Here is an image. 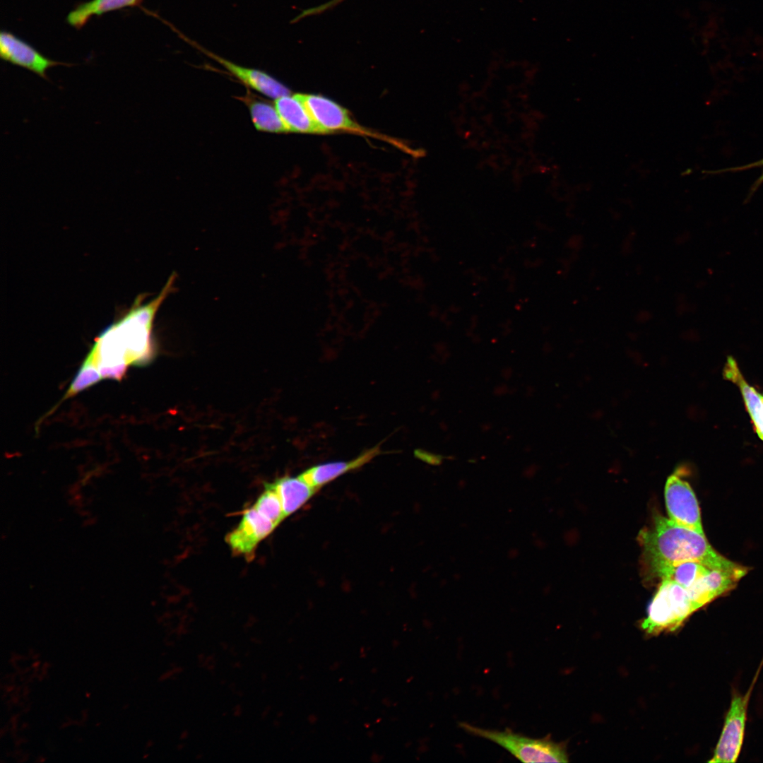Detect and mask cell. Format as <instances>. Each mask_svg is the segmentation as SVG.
<instances>
[{
  "instance_id": "8992f818",
  "label": "cell",
  "mask_w": 763,
  "mask_h": 763,
  "mask_svg": "<svg viewBox=\"0 0 763 763\" xmlns=\"http://www.w3.org/2000/svg\"><path fill=\"white\" fill-rule=\"evenodd\" d=\"M664 495L670 520L704 535L697 499L690 485L681 477L680 470L668 478Z\"/></svg>"
},
{
  "instance_id": "7a4b0ae2",
  "label": "cell",
  "mask_w": 763,
  "mask_h": 763,
  "mask_svg": "<svg viewBox=\"0 0 763 763\" xmlns=\"http://www.w3.org/2000/svg\"><path fill=\"white\" fill-rule=\"evenodd\" d=\"M639 540L650 569L684 561L701 562L713 569H734L741 565L718 553L705 535L656 515L651 528L640 531Z\"/></svg>"
},
{
  "instance_id": "ba28073f",
  "label": "cell",
  "mask_w": 763,
  "mask_h": 763,
  "mask_svg": "<svg viewBox=\"0 0 763 763\" xmlns=\"http://www.w3.org/2000/svg\"><path fill=\"white\" fill-rule=\"evenodd\" d=\"M298 95L320 133L348 131L361 134L373 135L353 120L345 109L331 100L313 94L299 93Z\"/></svg>"
},
{
  "instance_id": "6da1fadb",
  "label": "cell",
  "mask_w": 763,
  "mask_h": 763,
  "mask_svg": "<svg viewBox=\"0 0 763 763\" xmlns=\"http://www.w3.org/2000/svg\"><path fill=\"white\" fill-rule=\"evenodd\" d=\"M162 303L160 296L144 302L140 295L129 310L100 333L84 362L97 367L143 365L150 361L155 352L153 323Z\"/></svg>"
},
{
  "instance_id": "30bf717a",
  "label": "cell",
  "mask_w": 763,
  "mask_h": 763,
  "mask_svg": "<svg viewBox=\"0 0 763 763\" xmlns=\"http://www.w3.org/2000/svg\"><path fill=\"white\" fill-rule=\"evenodd\" d=\"M210 58L222 65L231 75L242 81L250 88L269 97L277 99L290 95V90L280 81L256 69H251L234 64L215 54H213L199 45L191 42Z\"/></svg>"
},
{
  "instance_id": "3957f363",
  "label": "cell",
  "mask_w": 763,
  "mask_h": 763,
  "mask_svg": "<svg viewBox=\"0 0 763 763\" xmlns=\"http://www.w3.org/2000/svg\"><path fill=\"white\" fill-rule=\"evenodd\" d=\"M466 733L489 740L504 748L513 756L524 762H567L564 747L545 738H533L509 729L490 730L475 726L466 722L459 723Z\"/></svg>"
},
{
  "instance_id": "5b68a950",
  "label": "cell",
  "mask_w": 763,
  "mask_h": 763,
  "mask_svg": "<svg viewBox=\"0 0 763 763\" xmlns=\"http://www.w3.org/2000/svg\"><path fill=\"white\" fill-rule=\"evenodd\" d=\"M757 675L745 694L733 696L719 740L709 762H735L739 757L745 735L747 704Z\"/></svg>"
},
{
  "instance_id": "5bb4252c",
  "label": "cell",
  "mask_w": 763,
  "mask_h": 763,
  "mask_svg": "<svg viewBox=\"0 0 763 763\" xmlns=\"http://www.w3.org/2000/svg\"><path fill=\"white\" fill-rule=\"evenodd\" d=\"M274 105L288 132L320 133L298 94L280 97Z\"/></svg>"
},
{
  "instance_id": "2e32d148",
  "label": "cell",
  "mask_w": 763,
  "mask_h": 763,
  "mask_svg": "<svg viewBox=\"0 0 763 763\" xmlns=\"http://www.w3.org/2000/svg\"><path fill=\"white\" fill-rule=\"evenodd\" d=\"M256 129L268 133L288 132L275 105L250 95L244 97Z\"/></svg>"
},
{
  "instance_id": "7402d4cb",
  "label": "cell",
  "mask_w": 763,
  "mask_h": 763,
  "mask_svg": "<svg viewBox=\"0 0 763 763\" xmlns=\"http://www.w3.org/2000/svg\"><path fill=\"white\" fill-rule=\"evenodd\" d=\"M419 456L425 461L433 465H440L445 459V457L442 455L432 454L426 452H420Z\"/></svg>"
},
{
  "instance_id": "7c38bea8",
  "label": "cell",
  "mask_w": 763,
  "mask_h": 763,
  "mask_svg": "<svg viewBox=\"0 0 763 763\" xmlns=\"http://www.w3.org/2000/svg\"><path fill=\"white\" fill-rule=\"evenodd\" d=\"M380 453L379 446H376L352 460L318 464L307 469L300 475L312 486L319 490L339 476L369 462Z\"/></svg>"
},
{
  "instance_id": "e0dca14e",
  "label": "cell",
  "mask_w": 763,
  "mask_h": 763,
  "mask_svg": "<svg viewBox=\"0 0 763 763\" xmlns=\"http://www.w3.org/2000/svg\"><path fill=\"white\" fill-rule=\"evenodd\" d=\"M139 0H90L78 5L67 16L68 23L81 28L93 16L102 15L107 12L124 7L134 6Z\"/></svg>"
},
{
  "instance_id": "9a60e30c",
  "label": "cell",
  "mask_w": 763,
  "mask_h": 763,
  "mask_svg": "<svg viewBox=\"0 0 763 763\" xmlns=\"http://www.w3.org/2000/svg\"><path fill=\"white\" fill-rule=\"evenodd\" d=\"M712 569L701 562L684 561L660 565L651 569V571L661 581H671L688 589Z\"/></svg>"
},
{
  "instance_id": "d6986e66",
  "label": "cell",
  "mask_w": 763,
  "mask_h": 763,
  "mask_svg": "<svg viewBox=\"0 0 763 763\" xmlns=\"http://www.w3.org/2000/svg\"><path fill=\"white\" fill-rule=\"evenodd\" d=\"M102 379L97 367L83 361L61 401L89 388Z\"/></svg>"
},
{
  "instance_id": "44dd1931",
  "label": "cell",
  "mask_w": 763,
  "mask_h": 763,
  "mask_svg": "<svg viewBox=\"0 0 763 763\" xmlns=\"http://www.w3.org/2000/svg\"><path fill=\"white\" fill-rule=\"evenodd\" d=\"M342 1H343V0H331V1L324 4L323 5H321V6H319L317 7H314V8H310V9H307L306 11H304L302 13V14L300 15V17L301 18V17H304V16H308V15H312V14H316V13L322 12V11L329 8L330 7L335 6L336 4L340 3Z\"/></svg>"
},
{
  "instance_id": "ffe728a7",
  "label": "cell",
  "mask_w": 763,
  "mask_h": 763,
  "mask_svg": "<svg viewBox=\"0 0 763 763\" xmlns=\"http://www.w3.org/2000/svg\"><path fill=\"white\" fill-rule=\"evenodd\" d=\"M763 167V158L759 159V160H758L757 161L746 164V165H740V166L731 167H728V168L715 170V171L711 172V174L712 173L713 174H721V173H725V172H741V171H744V170H751V169L756 168V167ZM762 184H763V172L759 175V177L754 182V183L752 184V186L750 187V191L748 192V195L747 196L746 201H748L753 196V194L755 193V191L759 189V187Z\"/></svg>"
},
{
  "instance_id": "ac0fdd59",
  "label": "cell",
  "mask_w": 763,
  "mask_h": 763,
  "mask_svg": "<svg viewBox=\"0 0 763 763\" xmlns=\"http://www.w3.org/2000/svg\"><path fill=\"white\" fill-rule=\"evenodd\" d=\"M252 505L278 525L285 519L280 498L271 483L265 484L264 491Z\"/></svg>"
},
{
  "instance_id": "4fadbf2b",
  "label": "cell",
  "mask_w": 763,
  "mask_h": 763,
  "mask_svg": "<svg viewBox=\"0 0 763 763\" xmlns=\"http://www.w3.org/2000/svg\"><path fill=\"white\" fill-rule=\"evenodd\" d=\"M271 484L280 498L285 518L301 508L318 490L300 474L280 478Z\"/></svg>"
},
{
  "instance_id": "8fae6325",
  "label": "cell",
  "mask_w": 763,
  "mask_h": 763,
  "mask_svg": "<svg viewBox=\"0 0 763 763\" xmlns=\"http://www.w3.org/2000/svg\"><path fill=\"white\" fill-rule=\"evenodd\" d=\"M723 375L725 379L735 384L740 389L755 430L763 441V394L747 382L732 356L727 357Z\"/></svg>"
},
{
  "instance_id": "277c9868",
  "label": "cell",
  "mask_w": 763,
  "mask_h": 763,
  "mask_svg": "<svg viewBox=\"0 0 763 763\" xmlns=\"http://www.w3.org/2000/svg\"><path fill=\"white\" fill-rule=\"evenodd\" d=\"M698 609L686 588L675 582L662 580L641 627L651 634L672 632Z\"/></svg>"
},
{
  "instance_id": "52a82bcc",
  "label": "cell",
  "mask_w": 763,
  "mask_h": 763,
  "mask_svg": "<svg viewBox=\"0 0 763 763\" xmlns=\"http://www.w3.org/2000/svg\"><path fill=\"white\" fill-rule=\"evenodd\" d=\"M278 526L252 505L244 511L237 526L227 534L225 541L233 554L249 559L259 544Z\"/></svg>"
},
{
  "instance_id": "9c48e42d",
  "label": "cell",
  "mask_w": 763,
  "mask_h": 763,
  "mask_svg": "<svg viewBox=\"0 0 763 763\" xmlns=\"http://www.w3.org/2000/svg\"><path fill=\"white\" fill-rule=\"evenodd\" d=\"M0 57L4 61L26 69L48 80L47 71L57 65L69 66L42 55L23 40L7 31L0 33Z\"/></svg>"
}]
</instances>
